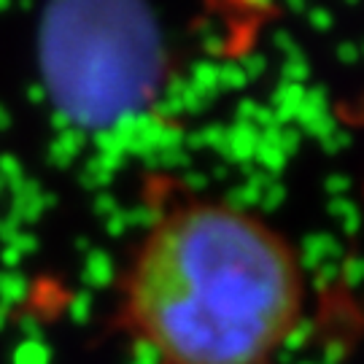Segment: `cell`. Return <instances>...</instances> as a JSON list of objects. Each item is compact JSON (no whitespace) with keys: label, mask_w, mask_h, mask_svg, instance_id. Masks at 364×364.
<instances>
[{"label":"cell","mask_w":364,"mask_h":364,"mask_svg":"<svg viewBox=\"0 0 364 364\" xmlns=\"http://www.w3.org/2000/svg\"><path fill=\"white\" fill-rule=\"evenodd\" d=\"M305 302L302 262L270 221L183 195L154 210L119 273L117 329L151 364H273Z\"/></svg>","instance_id":"6da1fadb"}]
</instances>
